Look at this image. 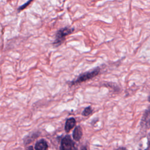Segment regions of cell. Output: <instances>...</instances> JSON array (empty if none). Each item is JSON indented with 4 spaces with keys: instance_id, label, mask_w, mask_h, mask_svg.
I'll use <instances>...</instances> for the list:
<instances>
[{
    "instance_id": "6da1fadb",
    "label": "cell",
    "mask_w": 150,
    "mask_h": 150,
    "mask_svg": "<svg viewBox=\"0 0 150 150\" xmlns=\"http://www.w3.org/2000/svg\"><path fill=\"white\" fill-rule=\"evenodd\" d=\"M100 71V68L99 67H97L90 71H87L85 73H83L80 74V76L76 80L72 81L70 83L71 86L80 84L83 82H85L88 80H90L97 76L99 74Z\"/></svg>"
},
{
    "instance_id": "7a4b0ae2",
    "label": "cell",
    "mask_w": 150,
    "mask_h": 150,
    "mask_svg": "<svg viewBox=\"0 0 150 150\" xmlns=\"http://www.w3.org/2000/svg\"><path fill=\"white\" fill-rule=\"evenodd\" d=\"M74 28L64 27L57 30L56 33L55 40L53 43V45L55 47H57L63 43V40H64L65 38L69 35L71 34L74 31Z\"/></svg>"
},
{
    "instance_id": "3957f363",
    "label": "cell",
    "mask_w": 150,
    "mask_h": 150,
    "mask_svg": "<svg viewBox=\"0 0 150 150\" xmlns=\"http://www.w3.org/2000/svg\"><path fill=\"white\" fill-rule=\"evenodd\" d=\"M60 149H76V144L71 139L70 135H67L64 136L61 140L60 146Z\"/></svg>"
},
{
    "instance_id": "277c9868",
    "label": "cell",
    "mask_w": 150,
    "mask_h": 150,
    "mask_svg": "<svg viewBox=\"0 0 150 150\" xmlns=\"http://www.w3.org/2000/svg\"><path fill=\"white\" fill-rule=\"evenodd\" d=\"M140 125L142 128L145 129H149L150 128V105L144 112Z\"/></svg>"
},
{
    "instance_id": "5b68a950",
    "label": "cell",
    "mask_w": 150,
    "mask_h": 150,
    "mask_svg": "<svg viewBox=\"0 0 150 150\" xmlns=\"http://www.w3.org/2000/svg\"><path fill=\"white\" fill-rule=\"evenodd\" d=\"M40 132L39 131L36 132H33L30 133L29 135H26L24 139H23V143L25 145L29 144L33 142L35 139H36L40 135Z\"/></svg>"
},
{
    "instance_id": "8992f818",
    "label": "cell",
    "mask_w": 150,
    "mask_h": 150,
    "mask_svg": "<svg viewBox=\"0 0 150 150\" xmlns=\"http://www.w3.org/2000/svg\"><path fill=\"white\" fill-rule=\"evenodd\" d=\"M73 138L74 141H79L83 136V130L80 125L75 127L72 134Z\"/></svg>"
},
{
    "instance_id": "52a82bcc",
    "label": "cell",
    "mask_w": 150,
    "mask_h": 150,
    "mask_svg": "<svg viewBox=\"0 0 150 150\" xmlns=\"http://www.w3.org/2000/svg\"><path fill=\"white\" fill-rule=\"evenodd\" d=\"M76 124V121L75 118L71 117L68 118L65 122L64 125V130L66 132H69L72 128H73Z\"/></svg>"
},
{
    "instance_id": "ba28073f",
    "label": "cell",
    "mask_w": 150,
    "mask_h": 150,
    "mask_svg": "<svg viewBox=\"0 0 150 150\" xmlns=\"http://www.w3.org/2000/svg\"><path fill=\"white\" fill-rule=\"evenodd\" d=\"M48 144L45 139H41L36 142L35 145V149L36 150H46L48 149Z\"/></svg>"
},
{
    "instance_id": "9c48e42d",
    "label": "cell",
    "mask_w": 150,
    "mask_h": 150,
    "mask_svg": "<svg viewBox=\"0 0 150 150\" xmlns=\"http://www.w3.org/2000/svg\"><path fill=\"white\" fill-rule=\"evenodd\" d=\"M92 112H93V109L91 108V107L90 106H88L83 110L81 114L84 117H87L90 115L92 113Z\"/></svg>"
},
{
    "instance_id": "30bf717a",
    "label": "cell",
    "mask_w": 150,
    "mask_h": 150,
    "mask_svg": "<svg viewBox=\"0 0 150 150\" xmlns=\"http://www.w3.org/2000/svg\"><path fill=\"white\" fill-rule=\"evenodd\" d=\"M32 0H29V1H27L25 4H24L22 5H21V6H19V8H18V11H21L23 10V9H25L26 7H27V6L30 4V3L32 2Z\"/></svg>"
},
{
    "instance_id": "8fae6325",
    "label": "cell",
    "mask_w": 150,
    "mask_h": 150,
    "mask_svg": "<svg viewBox=\"0 0 150 150\" xmlns=\"http://www.w3.org/2000/svg\"><path fill=\"white\" fill-rule=\"evenodd\" d=\"M27 149H33V146H29V147H28V148H27Z\"/></svg>"
},
{
    "instance_id": "7c38bea8",
    "label": "cell",
    "mask_w": 150,
    "mask_h": 150,
    "mask_svg": "<svg viewBox=\"0 0 150 150\" xmlns=\"http://www.w3.org/2000/svg\"><path fill=\"white\" fill-rule=\"evenodd\" d=\"M118 149H125L126 148H125V147H119Z\"/></svg>"
},
{
    "instance_id": "4fadbf2b",
    "label": "cell",
    "mask_w": 150,
    "mask_h": 150,
    "mask_svg": "<svg viewBox=\"0 0 150 150\" xmlns=\"http://www.w3.org/2000/svg\"><path fill=\"white\" fill-rule=\"evenodd\" d=\"M148 101H149V102H150V96L148 97Z\"/></svg>"
}]
</instances>
